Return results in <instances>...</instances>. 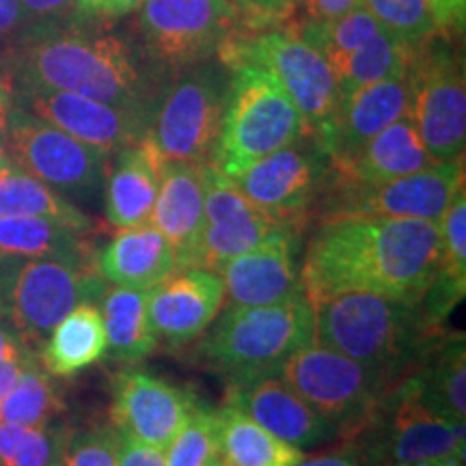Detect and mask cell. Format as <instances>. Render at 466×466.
I'll return each instance as SVG.
<instances>
[{
    "instance_id": "29",
    "label": "cell",
    "mask_w": 466,
    "mask_h": 466,
    "mask_svg": "<svg viewBox=\"0 0 466 466\" xmlns=\"http://www.w3.org/2000/svg\"><path fill=\"white\" fill-rule=\"evenodd\" d=\"M214 419L220 458L229 466H294L305 456L299 447L268 432L238 406H220L214 410Z\"/></svg>"
},
{
    "instance_id": "19",
    "label": "cell",
    "mask_w": 466,
    "mask_h": 466,
    "mask_svg": "<svg viewBox=\"0 0 466 466\" xmlns=\"http://www.w3.org/2000/svg\"><path fill=\"white\" fill-rule=\"evenodd\" d=\"M227 300L225 281L206 268H179L147 289V318L156 341L179 348L199 339Z\"/></svg>"
},
{
    "instance_id": "46",
    "label": "cell",
    "mask_w": 466,
    "mask_h": 466,
    "mask_svg": "<svg viewBox=\"0 0 466 466\" xmlns=\"http://www.w3.org/2000/svg\"><path fill=\"white\" fill-rule=\"evenodd\" d=\"M360 5H363V0H305L307 22L335 20V17H341Z\"/></svg>"
},
{
    "instance_id": "51",
    "label": "cell",
    "mask_w": 466,
    "mask_h": 466,
    "mask_svg": "<svg viewBox=\"0 0 466 466\" xmlns=\"http://www.w3.org/2000/svg\"><path fill=\"white\" fill-rule=\"evenodd\" d=\"M28 352H33V350H28ZM28 352L25 357H17V359H9V360H3L0 363V404H3V400L7 398V393L11 391V387H14L17 374H20L22 365H25V359L28 357Z\"/></svg>"
},
{
    "instance_id": "27",
    "label": "cell",
    "mask_w": 466,
    "mask_h": 466,
    "mask_svg": "<svg viewBox=\"0 0 466 466\" xmlns=\"http://www.w3.org/2000/svg\"><path fill=\"white\" fill-rule=\"evenodd\" d=\"M106 348L100 305L83 302L52 329L37 357L48 374L67 378L100 363L106 357Z\"/></svg>"
},
{
    "instance_id": "30",
    "label": "cell",
    "mask_w": 466,
    "mask_h": 466,
    "mask_svg": "<svg viewBox=\"0 0 466 466\" xmlns=\"http://www.w3.org/2000/svg\"><path fill=\"white\" fill-rule=\"evenodd\" d=\"M91 233L44 217H0V259L7 258H91Z\"/></svg>"
},
{
    "instance_id": "44",
    "label": "cell",
    "mask_w": 466,
    "mask_h": 466,
    "mask_svg": "<svg viewBox=\"0 0 466 466\" xmlns=\"http://www.w3.org/2000/svg\"><path fill=\"white\" fill-rule=\"evenodd\" d=\"M116 466H167V460L162 450L121 434L119 464Z\"/></svg>"
},
{
    "instance_id": "26",
    "label": "cell",
    "mask_w": 466,
    "mask_h": 466,
    "mask_svg": "<svg viewBox=\"0 0 466 466\" xmlns=\"http://www.w3.org/2000/svg\"><path fill=\"white\" fill-rule=\"evenodd\" d=\"M410 116H401L378 132L363 149L341 168H330V184L371 186L404 177L432 165Z\"/></svg>"
},
{
    "instance_id": "45",
    "label": "cell",
    "mask_w": 466,
    "mask_h": 466,
    "mask_svg": "<svg viewBox=\"0 0 466 466\" xmlns=\"http://www.w3.org/2000/svg\"><path fill=\"white\" fill-rule=\"evenodd\" d=\"M294 466H371V460L363 447H343L339 451L302 456Z\"/></svg>"
},
{
    "instance_id": "41",
    "label": "cell",
    "mask_w": 466,
    "mask_h": 466,
    "mask_svg": "<svg viewBox=\"0 0 466 466\" xmlns=\"http://www.w3.org/2000/svg\"><path fill=\"white\" fill-rule=\"evenodd\" d=\"M20 3L26 20L25 31H33V28L55 26L72 20L78 0H20Z\"/></svg>"
},
{
    "instance_id": "2",
    "label": "cell",
    "mask_w": 466,
    "mask_h": 466,
    "mask_svg": "<svg viewBox=\"0 0 466 466\" xmlns=\"http://www.w3.org/2000/svg\"><path fill=\"white\" fill-rule=\"evenodd\" d=\"M154 63L134 44L86 20L33 28L15 37L5 63L14 89L78 93L151 119L158 102Z\"/></svg>"
},
{
    "instance_id": "4",
    "label": "cell",
    "mask_w": 466,
    "mask_h": 466,
    "mask_svg": "<svg viewBox=\"0 0 466 466\" xmlns=\"http://www.w3.org/2000/svg\"><path fill=\"white\" fill-rule=\"evenodd\" d=\"M201 337L197 357L229 384L277 374L296 350L313 339V302L299 294L275 305H229Z\"/></svg>"
},
{
    "instance_id": "1",
    "label": "cell",
    "mask_w": 466,
    "mask_h": 466,
    "mask_svg": "<svg viewBox=\"0 0 466 466\" xmlns=\"http://www.w3.org/2000/svg\"><path fill=\"white\" fill-rule=\"evenodd\" d=\"M441 227L432 220L339 217L319 220L300 261L311 302L339 294L423 300L439 275Z\"/></svg>"
},
{
    "instance_id": "6",
    "label": "cell",
    "mask_w": 466,
    "mask_h": 466,
    "mask_svg": "<svg viewBox=\"0 0 466 466\" xmlns=\"http://www.w3.org/2000/svg\"><path fill=\"white\" fill-rule=\"evenodd\" d=\"M106 289L96 255L0 259V318L33 352L74 307L100 302Z\"/></svg>"
},
{
    "instance_id": "22",
    "label": "cell",
    "mask_w": 466,
    "mask_h": 466,
    "mask_svg": "<svg viewBox=\"0 0 466 466\" xmlns=\"http://www.w3.org/2000/svg\"><path fill=\"white\" fill-rule=\"evenodd\" d=\"M227 404L238 406L279 439L309 450L337 436V430L313 410L288 382L277 374L229 384Z\"/></svg>"
},
{
    "instance_id": "25",
    "label": "cell",
    "mask_w": 466,
    "mask_h": 466,
    "mask_svg": "<svg viewBox=\"0 0 466 466\" xmlns=\"http://www.w3.org/2000/svg\"><path fill=\"white\" fill-rule=\"evenodd\" d=\"M162 165L165 158L147 137L132 147L116 151L115 165L104 179V212L113 229L147 223L158 195Z\"/></svg>"
},
{
    "instance_id": "23",
    "label": "cell",
    "mask_w": 466,
    "mask_h": 466,
    "mask_svg": "<svg viewBox=\"0 0 466 466\" xmlns=\"http://www.w3.org/2000/svg\"><path fill=\"white\" fill-rule=\"evenodd\" d=\"M203 165L165 160L149 225L167 238L179 268H195L203 229Z\"/></svg>"
},
{
    "instance_id": "38",
    "label": "cell",
    "mask_w": 466,
    "mask_h": 466,
    "mask_svg": "<svg viewBox=\"0 0 466 466\" xmlns=\"http://www.w3.org/2000/svg\"><path fill=\"white\" fill-rule=\"evenodd\" d=\"M218 451V432L214 410L197 404L188 421L165 450L167 466H208Z\"/></svg>"
},
{
    "instance_id": "11",
    "label": "cell",
    "mask_w": 466,
    "mask_h": 466,
    "mask_svg": "<svg viewBox=\"0 0 466 466\" xmlns=\"http://www.w3.org/2000/svg\"><path fill=\"white\" fill-rule=\"evenodd\" d=\"M5 149L11 165L63 197L89 199L102 188L108 173L110 154L78 141L20 106H14L9 115Z\"/></svg>"
},
{
    "instance_id": "15",
    "label": "cell",
    "mask_w": 466,
    "mask_h": 466,
    "mask_svg": "<svg viewBox=\"0 0 466 466\" xmlns=\"http://www.w3.org/2000/svg\"><path fill=\"white\" fill-rule=\"evenodd\" d=\"M380 408L387 412L380 439L363 447L371 466H464V425L430 410L410 378Z\"/></svg>"
},
{
    "instance_id": "49",
    "label": "cell",
    "mask_w": 466,
    "mask_h": 466,
    "mask_svg": "<svg viewBox=\"0 0 466 466\" xmlns=\"http://www.w3.org/2000/svg\"><path fill=\"white\" fill-rule=\"evenodd\" d=\"M28 350L31 348L25 346V341L14 333V329L5 322V318H0V363L9 359L25 357Z\"/></svg>"
},
{
    "instance_id": "52",
    "label": "cell",
    "mask_w": 466,
    "mask_h": 466,
    "mask_svg": "<svg viewBox=\"0 0 466 466\" xmlns=\"http://www.w3.org/2000/svg\"><path fill=\"white\" fill-rule=\"evenodd\" d=\"M9 158H7V149H5V134H0V167L7 165Z\"/></svg>"
},
{
    "instance_id": "42",
    "label": "cell",
    "mask_w": 466,
    "mask_h": 466,
    "mask_svg": "<svg viewBox=\"0 0 466 466\" xmlns=\"http://www.w3.org/2000/svg\"><path fill=\"white\" fill-rule=\"evenodd\" d=\"M240 9L244 28L247 31H261L288 15L289 5L285 0H233Z\"/></svg>"
},
{
    "instance_id": "43",
    "label": "cell",
    "mask_w": 466,
    "mask_h": 466,
    "mask_svg": "<svg viewBox=\"0 0 466 466\" xmlns=\"http://www.w3.org/2000/svg\"><path fill=\"white\" fill-rule=\"evenodd\" d=\"M143 5V0H78L72 20L102 22L132 14Z\"/></svg>"
},
{
    "instance_id": "34",
    "label": "cell",
    "mask_w": 466,
    "mask_h": 466,
    "mask_svg": "<svg viewBox=\"0 0 466 466\" xmlns=\"http://www.w3.org/2000/svg\"><path fill=\"white\" fill-rule=\"evenodd\" d=\"M0 217H44L93 233L96 223L67 197L15 165L0 167Z\"/></svg>"
},
{
    "instance_id": "50",
    "label": "cell",
    "mask_w": 466,
    "mask_h": 466,
    "mask_svg": "<svg viewBox=\"0 0 466 466\" xmlns=\"http://www.w3.org/2000/svg\"><path fill=\"white\" fill-rule=\"evenodd\" d=\"M14 106V80H11L5 63H0V134L7 130V121Z\"/></svg>"
},
{
    "instance_id": "33",
    "label": "cell",
    "mask_w": 466,
    "mask_h": 466,
    "mask_svg": "<svg viewBox=\"0 0 466 466\" xmlns=\"http://www.w3.org/2000/svg\"><path fill=\"white\" fill-rule=\"evenodd\" d=\"M415 52L417 48H412V46L401 42L398 35L382 28L360 48L333 58V61H329V66L333 69L341 97H346L365 85L406 76L412 58H415Z\"/></svg>"
},
{
    "instance_id": "16",
    "label": "cell",
    "mask_w": 466,
    "mask_h": 466,
    "mask_svg": "<svg viewBox=\"0 0 466 466\" xmlns=\"http://www.w3.org/2000/svg\"><path fill=\"white\" fill-rule=\"evenodd\" d=\"M15 106L106 154L132 147L147 137L149 116L78 93L14 89Z\"/></svg>"
},
{
    "instance_id": "9",
    "label": "cell",
    "mask_w": 466,
    "mask_h": 466,
    "mask_svg": "<svg viewBox=\"0 0 466 466\" xmlns=\"http://www.w3.org/2000/svg\"><path fill=\"white\" fill-rule=\"evenodd\" d=\"M225 67L238 61L268 69L305 116L311 138L333 119L341 93L329 61L309 46L296 28L242 31L218 52Z\"/></svg>"
},
{
    "instance_id": "37",
    "label": "cell",
    "mask_w": 466,
    "mask_h": 466,
    "mask_svg": "<svg viewBox=\"0 0 466 466\" xmlns=\"http://www.w3.org/2000/svg\"><path fill=\"white\" fill-rule=\"evenodd\" d=\"M382 28L384 26L371 15V11L365 5H360V7H354L341 17H335V20L307 22L299 28V33L326 61H333V58L350 55V52L360 48Z\"/></svg>"
},
{
    "instance_id": "17",
    "label": "cell",
    "mask_w": 466,
    "mask_h": 466,
    "mask_svg": "<svg viewBox=\"0 0 466 466\" xmlns=\"http://www.w3.org/2000/svg\"><path fill=\"white\" fill-rule=\"evenodd\" d=\"M203 229L195 268L220 272L227 261L283 227L250 203L236 182L214 165H203Z\"/></svg>"
},
{
    "instance_id": "10",
    "label": "cell",
    "mask_w": 466,
    "mask_h": 466,
    "mask_svg": "<svg viewBox=\"0 0 466 466\" xmlns=\"http://www.w3.org/2000/svg\"><path fill=\"white\" fill-rule=\"evenodd\" d=\"M137 26L145 56L167 69L206 63L247 31L233 0H143Z\"/></svg>"
},
{
    "instance_id": "7",
    "label": "cell",
    "mask_w": 466,
    "mask_h": 466,
    "mask_svg": "<svg viewBox=\"0 0 466 466\" xmlns=\"http://www.w3.org/2000/svg\"><path fill=\"white\" fill-rule=\"evenodd\" d=\"M277 376L333 425L337 434L348 436L371 425L391 384L316 339L296 350Z\"/></svg>"
},
{
    "instance_id": "28",
    "label": "cell",
    "mask_w": 466,
    "mask_h": 466,
    "mask_svg": "<svg viewBox=\"0 0 466 466\" xmlns=\"http://www.w3.org/2000/svg\"><path fill=\"white\" fill-rule=\"evenodd\" d=\"M423 367L410 380L430 410L451 423L466 421V348L464 335L450 337L428 350Z\"/></svg>"
},
{
    "instance_id": "39",
    "label": "cell",
    "mask_w": 466,
    "mask_h": 466,
    "mask_svg": "<svg viewBox=\"0 0 466 466\" xmlns=\"http://www.w3.org/2000/svg\"><path fill=\"white\" fill-rule=\"evenodd\" d=\"M380 25L412 48H421L436 28L430 0H363Z\"/></svg>"
},
{
    "instance_id": "31",
    "label": "cell",
    "mask_w": 466,
    "mask_h": 466,
    "mask_svg": "<svg viewBox=\"0 0 466 466\" xmlns=\"http://www.w3.org/2000/svg\"><path fill=\"white\" fill-rule=\"evenodd\" d=\"M97 305L106 330L108 357L130 365L154 352L158 341L149 329L147 291L110 285Z\"/></svg>"
},
{
    "instance_id": "53",
    "label": "cell",
    "mask_w": 466,
    "mask_h": 466,
    "mask_svg": "<svg viewBox=\"0 0 466 466\" xmlns=\"http://www.w3.org/2000/svg\"><path fill=\"white\" fill-rule=\"evenodd\" d=\"M208 466H229V464H227V462H225V460H223V458H220V456H217V458H214V460H212V462H209Z\"/></svg>"
},
{
    "instance_id": "12",
    "label": "cell",
    "mask_w": 466,
    "mask_h": 466,
    "mask_svg": "<svg viewBox=\"0 0 466 466\" xmlns=\"http://www.w3.org/2000/svg\"><path fill=\"white\" fill-rule=\"evenodd\" d=\"M410 121L434 162L464 158L466 83L464 67L447 44L428 39L408 69Z\"/></svg>"
},
{
    "instance_id": "14",
    "label": "cell",
    "mask_w": 466,
    "mask_h": 466,
    "mask_svg": "<svg viewBox=\"0 0 466 466\" xmlns=\"http://www.w3.org/2000/svg\"><path fill=\"white\" fill-rule=\"evenodd\" d=\"M464 186V158L432 162L421 171L371 186L329 184L319 220L339 217L419 218L441 223L453 195Z\"/></svg>"
},
{
    "instance_id": "40",
    "label": "cell",
    "mask_w": 466,
    "mask_h": 466,
    "mask_svg": "<svg viewBox=\"0 0 466 466\" xmlns=\"http://www.w3.org/2000/svg\"><path fill=\"white\" fill-rule=\"evenodd\" d=\"M119 447L121 432L113 421L91 425L69 436L61 466H116Z\"/></svg>"
},
{
    "instance_id": "18",
    "label": "cell",
    "mask_w": 466,
    "mask_h": 466,
    "mask_svg": "<svg viewBox=\"0 0 466 466\" xmlns=\"http://www.w3.org/2000/svg\"><path fill=\"white\" fill-rule=\"evenodd\" d=\"M199 404L188 391L141 370L113 378V423L124 436L165 451Z\"/></svg>"
},
{
    "instance_id": "47",
    "label": "cell",
    "mask_w": 466,
    "mask_h": 466,
    "mask_svg": "<svg viewBox=\"0 0 466 466\" xmlns=\"http://www.w3.org/2000/svg\"><path fill=\"white\" fill-rule=\"evenodd\" d=\"M436 28H462L466 0H430Z\"/></svg>"
},
{
    "instance_id": "3",
    "label": "cell",
    "mask_w": 466,
    "mask_h": 466,
    "mask_svg": "<svg viewBox=\"0 0 466 466\" xmlns=\"http://www.w3.org/2000/svg\"><path fill=\"white\" fill-rule=\"evenodd\" d=\"M436 324L423 300L339 294L313 302V339L389 382L428 350Z\"/></svg>"
},
{
    "instance_id": "35",
    "label": "cell",
    "mask_w": 466,
    "mask_h": 466,
    "mask_svg": "<svg viewBox=\"0 0 466 466\" xmlns=\"http://www.w3.org/2000/svg\"><path fill=\"white\" fill-rule=\"evenodd\" d=\"M52 378L55 376L46 371L37 352H28L14 387L0 404V423L31 428L55 423L56 417L66 410V401Z\"/></svg>"
},
{
    "instance_id": "21",
    "label": "cell",
    "mask_w": 466,
    "mask_h": 466,
    "mask_svg": "<svg viewBox=\"0 0 466 466\" xmlns=\"http://www.w3.org/2000/svg\"><path fill=\"white\" fill-rule=\"evenodd\" d=\"M410 113L408 74L400 78L365 85L341 97L333 119L319 130L313 141L324 151L330 168L346 167L378 132Z\"/></svg>"
},
{
    "instance_id": "13",
    "label": "cell",
    "mask_w": 466,
    "mask_h": 466,
    "mask_svg": "<svg viewBox=\"0 0 466 466\" xmlns=\"http://www.w3.org/2000/svg\"><path fill=\"white\" fill-rule=\"evenodd\" d=\"M250 203L279 225L300 231L318 217L330 184V162L311 137L266 156L233 177Z\"/></svg>"
},
{
    "instance_id": "8",
    "label": "cell",
    "mask_w": 466,
    "mask_h": 466,
    "mask_svg": "<svg viewBox=\"0 0 466 466\" xmlns=\"http://www.w3.org/2000/svg\"><path fill=\"white\" fill-rule=\"evenodd\" d=\"M229 72L220 63L186 67L151 113L147 138L165 160L212 165L223 127Z\"/></svg>"
},
{
    "instance_id": "48",
    "label": "cell",
    "mask_w": 466,
    "mask_h": 466,
    "mask_svg": "<svg viewBox=\"0 0 466 466\" xmlns=\"http://www.w3.org/2000/svg\"><path fill=\"white\" fill-rule=\"evenodd\" d=\"M26 26L20 0H0V42L22 35Z\"/></svg>"
},
{
    "instance_id": "36",
    "label": "cell",
    "mask_w": 466,
    "mask_h": 466,
    "mask_svg": "<svg viewBox=\"0 0 466 466\" xmlns=\"http://www.w3.org/2000/svg\"><path fill=\"white\" fill-rule=\"evenodd\" d=\"M72 430L63 423H0V466H61Z\"/></svg>"
},
{
    "instance_id": "24",
    "label": "cell",
    "mask_w": 466,
    "mask_h": 466,
    "mask_svg": "<svg viewBox=\"0 0 466 466\" xmlns=\"http://www.w3.org/2000/svg\"><path fill=\"white\" fill-rule=\"evenodd\" d=\"M96 270L115 288L147 291L177 270L175 250L154 225L116 229L106 247L96 250Z\"/></svg>"
},
{
    "instance_id": "32",
    "label": "cell",
    "mask_w": 466,
    "mask_h": 466,
    "mask_svg": "<svg viewBox=\"0 0 466 466\" xmlns=\"http://www.w3.org/2000/svg\"><path fill=\"white\" fill-rule=\"evenodd\" d=\"M439 275L423 305L436 322L445 318L466 289V190L460 188L441 218Z\"/></svg>"
},
{
    "instance_id": "20",
    "label": "cell",
    "mask_w": 466,
    "mask_h": 466,
    "mask_svg": "<svg viewBox=\"0 0 466 466\" xmlns=\"http://www.w3.org/2000/svg\"><path fill=\"white\" fill-rule=\"evenodd\" d=\"M236 307L275 305L305 294L300 281V231L279 227L218 272Z\"/></svg>"
},
{
    "instance_id": "54",
    "label": "cell",
    "mask_w": 466,
    "mask_h": 466,
    "mask_svg": "<svg viewBox=\"0 0 466 466\" xmlns=\"http://www.w3.org/2000/svg\"><path fill=\"white\" fill-rule=\"evenodd\" d=\"M285 3H288L289 7H291V5H296V3H299V0H285Z\"/></svg>"
},
{
    "instance_id": "5",
    "label": "cell",
    "mask_w": 466,
    "mask_h": 466,
    "mask_svg": "<svg viewBox=\"0 0 466 466\" xmlns=\"http://www.w3.org/2000/svg\"><path fill=\"white\" fill-rule=\"evenodd\" d=\"M227 69L229 86L212 165L233 179L266 156L311 134L305 116L268 69L250 61H238Z\"/></svg>"
}]
</instances>
